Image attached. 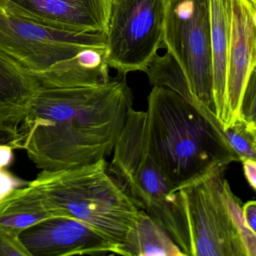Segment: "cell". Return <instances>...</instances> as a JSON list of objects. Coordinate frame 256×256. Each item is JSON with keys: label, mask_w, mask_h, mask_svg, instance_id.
Segmentation results:
<instances>
[{"label": "cell", "mask_w": 256, "mask_h": 256, "mask_svg": "<svg viewBox=\"0 0 256 256\" xmlns=\"http://www.w3.org/2000/svg\"><path fill=\"white\" fill-rule=\"evenodd\" d=\"M126 75L90 87L40 85L20 124L24 150L42 171L84 166L106 159L132 108Z\"/></svg>", "instance_id": "obj_1"}, {"label": "cell", "mask_w": 256, "mask_h": 256, "mask_svg": "<svg viewBox=\"0 0 256 256\" xmlns=\"http://www.w3.org/2000/svg\"><path fill=\"white\" fill-rule=\"evenodd\" d=\"M146 113L149 153L174 192L216 167L240 162L218 119L173 90L154 86Z\"/></svg>", "instance_id": "obj_2"}, {"label": "cell", "mask_w": 256, "mask_h": 256, "mask_svg": "<svg viewBox=\"0 0 256 256\" xmlns=\"http://www.w3.org/2000/svg\"><path fill=\"white\" fill-rule=\"evenodd\" d=\"M30 184L56 216L78 219L121 247L138 210L109 170L106 159L58 171H42Z\"/></svg>", "instance_id": "obj_3"}, {"label": "cell", "mask_w": 256, "mask_h": 256, "mask_svg": "<svg viewBox=\"0 0 256 256\" xmlns=\"http://www.w3.org/2000/svg\"><path fill=\"white\" fill-rule=\"evenodd\" d=\"M146 123V111L130 108L109 170L137 208L152 216L188 256V232L178 195L149 153Z\"/></svg>", "instance_id": "obj_4"}, {"label": "cell", "mask_w": 256, "mask_h": 256, "mask_svg": "<svg viewBox=\"0 0 256 256\" xmlns=\"http://www.w3.org/2000/svg\"><path fill=\"white\" fill-rule=\"evenodd\" d=\"M218 166L178 189L188 232V256H248L231 205L233 195Z\"/></svg>", "instance_id": "obj_5"}, {"label": "cell", "mask_w": 256, "mask_h": 256, "mask_svg": "<svg viewBox=\"0 0 256 256\" xmlns=\"http://www.w3.org/2000/svg\"><path fill=\"white\" fill-rule=\"evenodd\" d=\"M164 47L182 69L191 104L216 116L208 0H165Z\"/></svg>", "instance_id": "obj_6"}, {"label": "cell", "mask_w": 256, "mask_h": 256, "mask_svg": "<svg viewBox=\"0 0 256 256\" xmlns=\"http://www.w3.org/2000/svg\"><path fill=\"white\" fill-rule=\"evenodd\" d=\"M165 0H114L106 31V62L127 75L146 72L164 47Z\"/></svg>", "instance_id": "obj_7"}, {"label": "cell", "mask_w": 256, "mask_h": 256, "mask_svg": "<svg viewBox=\"0 0 256 256\" xmlns=\"http://www.w3.org/2000/svg\"><path fill=\"white\" fill-rule=\"evenodd\" d=\"M106 47L104 32L68 31L0 11V51L32 75L49 70L88 48Z\"/></svg>", "instance_id": "obj_8"}, {"label": "cell", "mask_w": 256, "mask_h": 256, "mask_svg": "<svg viewBox=\"0 0 256 256\" xmlns=\"http://www.w3.org/2000/svg\"><path fill=\"white\" fill-rule=\"evenodd\" d=\"M19 238L31 256L120 255L118 245L70 216L43 219L21 231Z\"/></svg>", "instance_id": "obj_9"}, {"label": "cell", "mask_w": 256, "mask_h": 256, "mask_svg": "<svg viewBox=\"0 0 256 256\" xmlns=\"http://www.w3.org/2000/svg\"><path fill=\"white\" fill-rule=\"evenodd\" d=\"M114 0H0V11L68 31L106 33Z\"/></svg>", "instance_id": "obj_10"}, {"label": "cell", "mask_w": 256, "mask_h": 256, "mask_svg": "<svg viewBox=\"0 0 256 256\" xmlns=\"http://www.w3.org/2000/svg\"><path fill=\"white\" fill-rule=\"evenodd\" d=\"M256 69V27L249 0H232L227 111L224 130L239 118L244 93Z\"/></svg>", "instance_id": "obj_11"}, {"label": "cell", "mask_w": 256, "mask_h": 256, "mask_svg": "<svg viewBox=\"0 0 256 256\" xmlns=\"http://www.w3.org/2000/svg\"><path fill=\"white\" fill-rule=\"evenodd\" d=\"M108 46L84 50L76 57L61 62L38 75H32L42 87L72 88L90 87L111 79L106 62Z\"/></svg>", "instance_id": "obj_12"}, {"label": "cell", "mask_w": 256, "mask_h": 256, "mask_svg": "<svg viewBox=\"0 0 256 256\" xmlns=\"http://www.w3.org/2000/svg\"><path fill=\"white\" fill-rule=\"evenodd\" d=\"M215 114L222 129L227 111V72L231 35L232 0H208Z\"/></svg>", "instance_id": "obj_13"}, {"label": "cell", "mask_w": 256, "mask_h": 256, "mask_svg": "<svg viewBox=\"0 0 256 256\" xmlns=\"http://www.w3.org/2000/svg\"><path fill=\"white\" fill-rule=\"evenodd\" d=\"M39 87L26 69L0 51V123L20 124Z\"/></svg>", "instance_id": "obj_14"}, {"label": "cell", "mask_w": 256, "mask_h": 256, "mask_svg": "<svg viewBox=\"0 0 256 256\" xmlns=\"http://www.w3.org/2000/svg\"><path fill=\"white\" fill-rule=\"evenodd\" d=\"M56 216L37 189L28 183L0 201V228L19 234L40 221Z\"/></svg>", "instance_id": "obj_15"}, {"label": "cell", "mask_w": 256, "mask_h": 256, "mask_svg": "<svg viewBox=\"0 0 256 256\" xmlns=\"http://www.w3.org/2000/svg\"><path fill=\"white\" fill-rule=\"evenodd\" d=\"M120 255L186 256L168 233L142 210L121 247Z\"/></svg>", "instance_id": "obj_16"}, {"label": "cell", "mask_w": 256, "mask_h": 256, "mask_svg": "<svg viewBox=\"0 0 256 256\" xmlns=\"http://www.w3.org/2000/svg\"><path fill=\"white\" fill-rule=\"evenodd\" d=\"M146 72L153 87L170 89L191 104V96L186 80L177 62L170 53L166 52L164 56L156 54Z\"/></svg>", "instance_id": "obj_17"}, {"label": "cell", "mask_w": 256, "mask_h": 256, "mask_svg": "<svg viewBox=\"0 0 256 256\" xmlns=\"http://www.w3.org/2000/svg\"><path fill=\"white\" fill-rule=\"evenodd\" d=\"M224 131L228 142L240 157V162L245 159L256 161L252 135L243 120L238 119Z\"/></svg>", "instance_id": "obj_18"}, {"label": "cell", "mask_w": 256, "mask_h": 256, "mask_svg": "<svg viewBox=\"0 0 256 256\" xmlns=\"http://www.w3.org/2000/svg\"><path fill=\"white\" fill-rule=\"evenodd\" d=\"M239 118L250 127L256 126V69L251 75L245 88Z\"/></svg>", "instance_id": "obj_19"}, {"label": "cell", "mask_w": 256, "mask_h": 256, "mask_svg": "<svg viewBox=\"0 0 256 256\" xmlns=\"http://www.w3.org/2000/svg\"><path fill=\"white\" fill-rule=\"evenodd\" d=\"M0 256H31L19 238V234L0 228Z\"/></svg>", "instance_id": "obj_20"}, {"label": "cell", "mask_w": 256, "mask_h": 256, "mask_svg": "<svg viewBox=\"0 0 256 256\" xmlns=\"http://www.w3.org/2000/svg\"><path fill=\"white\" fill-rule=\"evenodd\" d=\"M0 144L12 146L14 150L24 149L20 125L0 123Z\"/></svg>", "instance_id": "obj_21"}, {"label": "cell", "mask_w": 256, "mask_h": 256, "mask_svg": "<svg viewBox=\"0 0 256 256\" xmlns=\"http://www.w3.org/2000/svg\"><path fill=\"white\" fill-rule=\"evenodd\" d=\"M28 183L30 182L21 180L6 168H0V201L6 198L12 191L27 186Z\"/></svg>", "instance_id": "obj_22"}, {"label": "cell", "mask_w": 256, "mask_h": 256, "mask_svg": "<svg viewBox=\"0 0 256 256\" xmlns=\"http://www.w3.org/2000/svg\"><path fill=\"white\" fill-rule=\"evenodd\" d=\"M243 213L246 223L256 234V201L246 203L243 207Z\"/></svg>", "instance_id": "obj_23"}, {"label": "cell", "mask_w": 256, "mask_h": 256, "mask_svg": "<svg viewBox=\"0 0 256 256\" xmlns=\"http://www.w3.org/2000/svg\"><path fill=\"white\" fill-rule=\"evenodd\" d=\"M243 163L245 177L250 186L256 191V161L245 159Z\"/></svg>", "instance_id": "obj_24"}, {"label": "cell", "mask_w": 256, "mask_h": 256, "mask_svg": "<svg viewBox=\"0 0 256 256\" xmlns=\"http://www.w3.org/2000/svg\"><path fill=\"white\" fill-rule=\"evenodd\" d=\"M14 150L12 146L0 144V168L10 166L14 161Z\"/></svg>", "instance_id": "obj_25"}, {"label": "cell", "mask_w": 256, "mask_h": 256, "mask_svg": "<svg viewBox=\"0 0 256 256\" xmlns=\"http://www.w3.org/2000/svg\"><path fill=\"white\" fill-rule=\"evenodd\" d=\"M249 2L252 12V20L256 27V0H249Z\"/></svg>", "instance_id": "obj_26"}, {"label": "cell", "mask_w": 256, "mask_h": 256, "mask_svg": "<svg viewBox=\"0 0 256 256\" xmlns=\"http://www.w3.org/2000/svg\"><path fill=\"white\" fill-rule=\"evenodd\" d=\"M249 130L250 131L251 135L252 137V145H254V148L256 150V126H252V127H250L248 126Z\"/></svg>", "instance_id": "obj_27"}]
</instances>
